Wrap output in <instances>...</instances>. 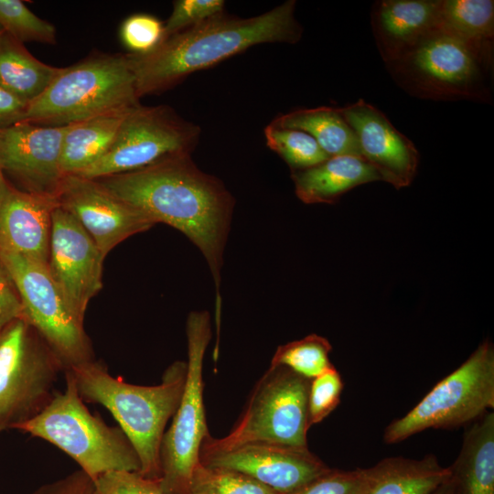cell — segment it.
Segmentation results:
<instances>
[{
	"mask_svg": "<svg viewBox=\"0 0 494 494\" xmlns=\"http://www.w3.org/2000/svg\"><path fill=\"white\" fill-rule=\"evenodd\" d=\"M95 180L155 224L178 230L199 249L215 285V323L220 334V270L235 203L225 185L199 169L191 153L173 155L138 170Z\"/></svg>",
	"mask_w": 494,
	"mask_h": 494,
	"instance_id": "6da1fadb",
	"label": "cell"
},
{
	"mask_svg": "<svg viewBox=\"0 0 494 494\" xmlns=\"http://www.w3.org/2000/svg\"><path fill=\"white\" fill-rule=\"evenodd\" d=\"M295 1L248 18L222 12L166 38L153 51L128 53L138 98L159 93L193 72L205 70L263 43H296L302 27L295 16Z\"/></svg>",
	"mask_w": 494,
	"mask_h": 494,
	"instance_id": "7a4b0ae2",
	"label": "cell"
},
{
	"mask_svg": "<svg viewBox=\"0 0 494 494\" xmlns=\"http://www.w3.org/2000/svg\"><path fill=\"white\" fill-rule=\"evenodd\" d=\"M84 402L105 407L136 451L139 473L151 480L161 476L160 448L165 428L183 393L187 362L177 360L163 373L161 383L136 385L112 376L106 365L91 360L70 370Z\"/></svg>",
	"mask_w": 494,
	"mask_h": 494,
	"instance_id": "3957f363",
	"label": "cell"
},
{
	"mask_svg": "<svg viewBox=\"0 0 494 494\" xmlns=\"http://www.w3.org/2000/svg\"><path fill=\"white\" fill-rule=\"evenodd\" d=\"M64 374L65 391L56 392L40 413L16 430L57 446L92 480L112 471L139 472L138 455L123 430L90 413L72 374Z\"/></svg>",
	"mask_w": 494,
	"mask_h": 494,
	"instance_id": "277c9868",
	"label": "cell"
},
{
	"mask_svg": "<svg viewBox=\"0 0 494 494\" xmlns=\"http://www.w3.org/2000/svg\"><path fill=\"white\" fill-rule=\"evenodd\" d=\"M127 54L97 52L59 72L27 109V122L65 126L139 104Z\"/></svg>",
	"mask_w": 494,
	"mask_h": 494,
	"instance_id": "5b68a950",
	"label": "cell"
},
{
	"mask_svg": "<svg viewBox=\"0 0 494 494\" xmlns=\"http://www.w3.org/2000/svg\"><path fill=\"white\" fill-rule=\"evenodd\" d=\"M310 381L285 366H270L230 433L221 438L209 435L200 455L254 443L307 447Z\"/></svg>",
	"mask_w": 494,
	"mask_h": 494,
	"instance_id": "8992f818",
	"label": "cell"
},
{
	"mask_svg": "<svg viewBox=\"0 0 494 494\" xmlns=\"http://www.w3.org/2000/svg\"><path fill=\"white\" fill-rule=\"evenodd\" d=\"M493 408L494 348L485 340L406 414L388 424L383 440L396 444L426 429L456 428Z\"/></svg>",
	"mask_w": 494,
	"mask_h": 494,
	"instance_id": "52a82bcc",
	"label": "cell"
},
{
	"mask_svg": "<svg viewBox=\"0 0 494 494\" xmlns=\"http://www.w3.org/2000/svg\"><path fill=\"white\" fill-rule=\"evenodd\" d=\"M64 368L24 318L0 331V433L40 413L53 398Z\"/></svg>",
	"mask_w": 494,
	"mask_h": 494,
	"instance_id": "ba28073f",
	"label": "cell"
},
{
	"mask_svg": "<svg viewBox=\"0 0 494 494\" xmlns=\"http://www.w3.org/2000/svg\"><path fill=\"white\" fill-rule=\"evenodd\" d=\"M188 361L183 393L160 448L163 494H188L200 448L209 435L203 403V360L211 338L209 314L191 312L187 320Z\"/></svg>",
	"mask_w": 494,
	"mask_h": 494,
	"instance_id": "9c48e42d",
	"label": "cell"
},
{
	"mask_svg": "<svg viewBox=\"0 0 494 494\" xmlns=\"http://www.w3.org/2000/svg\"><path fill=\"white\" fill-rule=\"evenodd\" d=\"M396 83L409 94L436 101L489 102V70L465 44L435 31L397 60L387 64Z\"/></svg>",
	"mask_w": 494,
	"mask_h": 494,
	"instance_id": "30bf717a",
	"label": "cell"
},
{
	"mask_svg": "<svg viewBox=\"0 0 494 494\" xmlns=\"http://www.w3.org/2000/svg\"><path fill=\"white\" fill-rule=\"evenodd\" d=\"M23 306V317L60 361L64 371L94 360L84 320L72 310L50 275L48 265L0 251Z\"/></svg>",
	"mask_w": 494,
	"mask_h": 494,
	"instance_id": "8fae6325",
	"label": "cell"
},
{
	"mask_svg": "<svg viewBox=\"0 0 494 494\" xmlns=\"http://www.w3.org/2000/svg\"><path fill=\"white\" fill-rule=\"evenodd\" d=\"M200 128L168 105L138 104L126 113L108 151L78 174L97 179L146 167L166 157L191 153Z\"/></svg>",
	"mask_w": 494,
	"mask_h": 494,
	"instance_id": "7c38bea8",
	"label": "cell"
},
{
	"mask_svg": "<svg viewBox=\"0 0 494 494\" xmlns=\"http://www.w3.org/2000/svg\"><path fill=\"white\" fill-rule=\"evenodd\" d=\"M104 258L81 224L57 206L52 214L48 269L74 313L82 320L90 300L102 287Z\"/></svg>",
	"mask_w": 494,
	"mask_h": 494,
	"instance_id": "4fadbf2b",
	"label": "cell"
},
{
	"mask_svg": "<svg viewBox=\"0 0 494 494\" xmlns=\"http://www.w3.org/2000/svg\"><path fill=\"white\" fill-rule=\"evenodd\" d=\"M55 197L58 206L81 224L104 257L125 239L155 225L95 179L80 175H64Z\"/></svg>",
	"mask_w": 494,
	"mask_h": 494,
	"instance_id": "5bb4252c",
	"label": "cell"
},
{
	"mask_svg": "<svg viewBox=\"0 0 494 494\" xmlns=\"http://www.w3.org/2000/svg\"><path fill=\"white\" fill-rule=\"evenodd\" d=\"M68 125L46 126L27 121L0 129V170L23 190L55 197L63 177L62 141ZM56 198V197H55Z\"/></svg>",
	"mask_w": 494,
	"mask_h": 494,
	"instance_id": "9a60e30c",
	"label": "cell"
},
{
	"mask_svg": "<svg viewBox=\"0 0 494 494\" xmlns=\"http://www.w3.org/2000/svg\"><path fill=\"white\" fill-rule=\"evenodd\" d=\"M200 463L242 472L278 494H289L328 472V467L308 447L267 443L241 446L227 451L202 454Z\"/></svg>",
	"mask_w": 494,
	"mask_h": 494,
	"instance_id": "2e32d148",
	"label": "cell"
},
{
	"mask_svg": "<svg viewBox=\"0 0 494 494\" xmlns=\"http://www.w3.org/2000/svg\"><path fill=\"white\" fill-rule=\"evenodd\" d=\"M339 109L356 134L363 159L381 180L397 189L411 185L420 161L413 143L381 111L362 99Z\"/></svg>",
	"mask_w": 494,
	"mask_h": 494,
	"instance_id": "e0dca14e",
	"label": "cell"
},
{
	"mask_svg": "<svg viewBox=\"0 0 494 494\" xmlns=\"http://www.w3.org/2000/svg\"><path fill=\"white\" fill-rule=\"evenodd\" d=\"M55 197L25 191L0 177V251L48 265Z\"/></svg>",
	"mask_w": 494,
	"mask_h": 494,
	"instance_id": "ac0fdd59",
	"label": "cell"
},
{
	"mask_svg": "<svg viewBox=\"0 0 494 494\" xmlns=\"http://www.w3.org/2000/svg\"><path fill=\"white\" fill-rule=\"evenodd\" d=\"M440 0H381L371 11L377 48L387 64L437 31Z\"/></svg>",
	"mask_w": 494,
	"mask_h": 494,
	"instance_id": "d6986e66",
	"label": "cell"
},
{
	"mask_svg": "<svg viewBox=\"0 0 494 494\" xmlns=\"http://www.w3.org/2000/svg\"><path fill=\"white\" fill-rule=\"evenodd\" d=\"M297 198L306 204L337 202L354 188L381 180L365 159L354 156H330L312 167L291 174Z\"/></svg>",
	"mask_w": 494,
	"mask_h": 494,
	"instance_id": "ffe728a7",
	"label": "cell"
},
{
	"mask_svg": "<svg viewBox=\"0 0 494 494\" xmlns=\"http://www.w3.org/2000/svg\"><path fill=\"white\" fill-rule=\"evenodd\" d=\"M454 494H494V413L466 430L461 449L448 467Z\"/></svg>",
	"mask_w": 494,
	"mask_h": 494,
	"instance_id": "44dd1931",
	"label": "cell"
},
{
	"mask_svg": "<svg viewBox=\"0 0 494 494\" xmlns=\"http://www.w3.org/2000/svg\"><path fill=\"white\" fill-rule=\"evenodd\" d=\"M437 31L465 44L490 69L493 62L494 1L440 0Z\"/></svg>",
	"mask_w": 494,
	"mask_h": 494,
	"instance_id": "7402d4cb",
	"label": "cell"
},
{
	"mask_svg": "<svg viewBox=\"0 0 494 494\" xmlns=\"http://www.w3.org/2000/svg\"><path fill=\"white\" fill-rule=\"evenodd\" d=\"M367 471L365 494H428L450 476L432 454L421 459L387 457Z\"/></svg>",
	"mask_w": 494,
	"mask_h": 494,
	"instance_id": "603a6c76",
	"label": "cell"
},
{
	"mask_svg": "<svg viewBox=\"0 0 494 494\" xmlns=\"http://www.w3.org/2000/svg\"><path fill=\"white\" fill-rule=\"evenodd\" d=\"M130 109L102 113L69 124L61 147L63 176L78 175L98 161L111 147Z\"/></svg>",
	"mask_w": 494,
	"mask_h": 494,
	"instance_id": "cb8c5ba5",
	"label": "cell"
},
{
	"mask_svg": "<svg viewBox=\"0 0 494 494\" xmlns=\"http://www.w3.org/2000/svg\"><path fill=\"white\" fill-rule=\"evenodd\" d=\"M272 125L303 131L311 135L329 156L362 157L356 134L337 107L297 109L280 114Z\"/></svg>",
	"mask_w": 494,
	"mask_h": 494,
	"instance_id": "d4e9b609",
	"label": "cell"
},
{
	"mask_svg": "<svg viewBox=\"0 0 494 494\" xmlns=\"http://www.w3.org/2000/svg\"><path fill=\"white\" fill-rule=\"evenodd\" d=\"M60 68L35 58L23 43L0 34V87L29 104L40 96Z\"/></svg>",
	"mask_w": 494,
	"mask_h": 494,
	"instance_id": "484cf974",
	"label": "cell"
},
{
	"mask_svg": "<svg viewBox=\"0 0 494 494\" xmlns=\"http://www.w3.org/2000/svg\"><path fill=\"white\" fill-rule=\"evenodd\" d=\"M331 350V344L326 338L310 334L279 346L270 366H285L312 380L333 366L329 360Z\"/></svg>",
	"mask_w": 494,
	"mask_h": 494,
	"instance_id": "4316f807",
	"label": "cell"
},
{
	"mask_svg": "<svg viewBox=\"0 0 494 494\" xmlns=\"http://www.w3.org/2000/svg\"><path fill=\"white\" fill-rule=\"evenodd\" d=\"M269 148L275 152L291 168L304 170L330 157L308 134L269 124L264 129Z\"/></svg>",
	"mask_w": 494,
	"mask_h": 494,
	"instance_id": "83f0119b",
	"label": "cell"
},
{
	"mask_svg": "<svg viewBox=\"0 0 494 494\" xmlns=\"http://www.w3.org/2000/svg\"><path fill=\"white\" fill-rule=\"evenodd\" d=\"M188 494H278L242 472L199 463L190 480Z\"/></svg>",
	"mask_w": 494,
	"mask_h": 494,
	"instance_id": "f1b7e54d",
	"label": "cell"
},
{
	"mask_svg": "<svg viewBox=\"0 0 494 494\" xmlns=\"http://www.w3.org/2000/svg\"><path fill=\"white\" fill-rule=\"evenodd\" d=\"M0 27L16 40L55 45L57 30L20 0H0Z\"/></svg>",
	"mask_w": 494,
	"mask_h": 494,
	"instance_id": "f546056e",
	"label": "cell"
},
{
	"mask_svg": "<svg viewBox=\"0 0 494 494\" xmlns=\"http://www.w3.org/2000/svg\"><path fill=\"white\" fill-rule=\"evenodd\" d=\"M119 36L129 53L146 54L156 48L164 40V23L152 15L134 14L123 21Z\"/></svg>",
	"mask_w": 494,
	"mask_h": 494,
	"instance_id": "4dcf8cb0",
	"label": "cell"
},
{
	"mask_svg": "<svg viewBox=\"0 0 494 494\" xmlns=\"http://www.w3.org/2000/svg\"><path fill=\"white\" fill-rule=\"evenodd\" d=\"M344 384L332 366L310 381L308 392V427L322 422L338 405Z\"/></svg>",
	"mask_w": 494,
	"mask_h": 494,
	"instance_id": "1f68e13d",
	"label": "cell"
},
{
	"mask_svg": "<svg viewBox=\"0 0 494 494\" xmlns=\"http://www.w3.org/2000/svg\"><path fill=\"white\" fill-rule=\"evenodd\" d=\"M369 484L367 468H330L299 489L289 494H365Z\"/></svg>",
	"mask_w": 494,
	"mask_h": 494,
	"instance_id": "d6a6232c",
	"label": "cell"
},
{
	"mask_svg": "<svg viewBox=\"0 0 494 494\" xmlns=\"http://www.w3.org/2000/svg\"><path fill=\"white\" fill-rule=\"evenodd\" d=\"M224 7L225 2L222 0L175 1L172 12L164 24V39L224 12Z\"/></svg>",
	"mask_w": 494,
	"mask_h": 494,
	"instance_id": "836d02e7",
	"label": "cell"
},
{
	"mask_svg": "<svg viewBox=\"0 0 494 494\" xmlns=\"http://www.w3.org/2000/svg\"><path fill=\"white\" fill-rule=\"evenodd\" d=\"M94 481V494H163L157 481L139 472L112 471Z\"/></svg>",
	"mask_w": 494,
	"mask_h": 494,
	"instance_id": "e575fe53",
	"label": "cell"
},
{
	"mask_svg": "<svg viewBox=\"0 0 494 494\" xmlns=\"http://www.w3.org/2000/svg\"><path fill=\"white\" fill-rule=\"evenodd\" d=\"M23 317V306L7 269L0 260V331L16 318Z\"/></svg>",
	"mask_w": 494,
	"mask_h": 494,
	"instance_id": "d590c367",
	"label": "cell"
},
{
	"mask_svg": "<svg viewBox=\"0 0 494 494\" xmlns=\"http://www.w3.org/2000/svg\"><path fill=\"white\" fill-rule=\"evenodd\" d=\"M31 494H94V481L82 470L43 484Z\"/></svg>",
	"mask_w": 494,
	"mask_h": 494,
	"instance_id": "8d00e7d4",
	"label": "cell"
},
{
	"mask_svg": "<svg viewBox=\"0 0 494 494\" xmlns=\"http://www.w3.org/2000/svg\"><path fill=\"white\" fill-rule=\"evenodd\" d=\"M28 104L0 87V129L25 120Z\"/></svg>",
	"mask_w": 494,
	"mask_h": 494,
	"instance_id": "74e56055",
	"label": "cell"
},
{
	"mask_svg": "<svg viewBox=\"0 0 494 494\" xmlns=\"http://www.w3.org/2000/svg\"><path fill=\"white\" fill-rule=\"evenodd\" d=\"M428 494H454L453 487L449 478Z\"/></svg>",
	"mask_w": 494,
	"mask_h": 494,
	"instance_id": "f35d334b",
	"label": "cell"
},
{
	"mask_svg": "<svg viewBox=\"0 0 494 494\" xmlns=\"http://www.w3.org/2000/svg\"><path fill=\"white\" fill-rule=\"evenodd\" d=\"M3 31H4L3 28L0 27V34H1Z\"/></svg>",
	"mask_w": 494,
	"mask_h": 494,
	"instance_id": "ab89813d",
	"label": "cell"
},
{
	"mask_svg": "<svg viewBox=\"0 0 494 494\" xmlns=\"http://www.w3.org/2000/svg\"><path fill=\"white\" fill-rule=\"evenodd\" d=\"M2 176H3V173H2V171L0 170V177H1Z\"/></svg>",
	"mask_w": 494,
	"mask_h": 494,
	"instance_id": "60d3db41",
	"label": "cell"
}]
</instances>
